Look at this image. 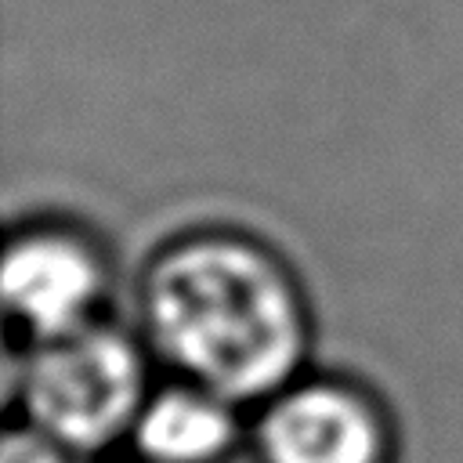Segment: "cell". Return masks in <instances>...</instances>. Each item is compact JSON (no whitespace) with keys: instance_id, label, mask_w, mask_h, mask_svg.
Here are the masks:
<instances>
[{"instance_id":"obj_1","label":"cell","mask_w":463,"mask_h":463,"mask_svg":"<svg viewBox=\"0 0 463 463\" xmlns=\"http://www.w3.org/2000/svg\"><path fill=\"white\" fill-rule=\"evenodd\" d=\"M152 354L235 405L264 402L300 376L311 318L289 264L264 242L199 228L152 253L137 282Z\"/></svg>"},{"instance_id":"obj_2","label":"cell","mask_w":463,"mask_h":463,"mask_svg":"<svg viewBox=\"0 0 463 463\" xmlns=\"http://www.w3.org/2000/svg\"><path fill=\"white\" fill-rule=\"evenodd\" d=\"M145 398L148 369L141 344L101 318L51 340H33L18 365L25 423L72 456L130 438Z\"/></svg>"},{"instance_id":"obj_3","label":"cell","mask_w":463,"mask_h":463,"mask_svg":"<svg viewBox=\"0 0 463 463\" xmlns=\"http://www.w3.org/2000/svg\"><path fill=\"white\" fill-rule=\"evenodd\" d=\"M257 463H394L383 405L336 376H297L260 402L253 420Z\"/></svg>"},{"instance_id":"obj_4","label":"cell","mask_w":463,"mask_h":463,"mask_svg":"<svg viewBox=\"0 0 463 463\" xmlns=\"http://www.w3.org/2000/svg\"><path fill=\"white\" fill-rule=\"evenodd\" d=\"M0 289L7 318L25 340H51L98 322L109 293V260L83 228L33 221L7 235Z\"/></svg>"},{"instance_id":"obj_5","label":"cell","mask_w":463,"mask_h":463,"mask_svg":"<svg viewBox=\"0 0 463 463\" xmlns=\"http://www.w3.org/2000/svg\"><path fill=\"white\" fill-rule=\"evenodd\" d=\"M130 441L141 463H224L239 441L235 402L192 380L166 383L148 391Z\"/></svg>"},{"instance_id":"obj_6","label":"cell","mask_w":463,"mask_h":463,"mask_svg":"<svg viewBox=\"0 0 463 463\" xmlns=\"http://www.w3.org/2000/svg\"><path fill=\"white\" fill-rule=\"evenodd\" d=\"M0 463H72V452L61 449L54 438L40 434L36 427H11L4 438Z\"/></svg>"}]
</instances>
